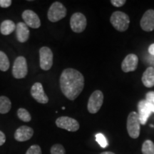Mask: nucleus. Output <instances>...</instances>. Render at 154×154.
<instances>
[{
    "label": "nucleus",
    "mask_w": 154,
    "mask_h": 154,
    "mask_svg": "<svg viewBox=\"0 0 154 154\" xmlns=\"http://www.w3.org/2000/svg\"><path fill=\"white\" fill-rule=\"evenodd\" d=\"M66 13V7L59 2H55L49 7L47 17L50 22H57L64 18Z\"/></svg>",
    "instance_id": "obj_4"
},
{
    "label": "nucleus",
    "mask_w": 154,
    "mask_h": 154,
    "mask_svg": "<svg viewBox=\"0 0 154 154\" xmlns=\"http://www.w3.org/2000/svg\"><path fill=\"white\" fill-rule=\"evenodd\" d=\"M149 53L151 55L154 56V44H152L149 47Z\"/></svg>",
    "instance_id": "obj_30"
},
{
    "label": "nucleus",
    "mask_w": 154,
    "mask_h": 154,
    "mask_svg": "<svg viewBox=\"0 0 154 154\" xmlns=\"http://www.w3.org/2000/svg\"><path fill=\"white\" fill-rule=\"evenodd\" d=\"M138 58L134 54H130L127 55L121 63V69L123 72L128 73L134 72L137 69Z\"/></svg>",
    "instance_id": "obj_13"
},
{
    "label": "nucleus",
    "mask_w": 154,
    "mask_h": 154,
    "mask_svg": "<svg viewBox=\"0 0 154 154\" xmlns=\"http://www.w3.org/2000/svg\"><path fill=\"white\" fill-rule=\"evenodd\" d=\"M100 154H115V153H113V152H111V151H106V152H103V153H101Z\"/></svg>",
    "instance_id": "obj_31"
},
{
    "label": "nucleus",
    "mask_w": 154,
    "mask_h": 154,
    "mask_svg": "<svg viewBox=\"0 0 154 154\" xmlns=\"http://www.w3.org/2000/svg\"><path fill=\"white\" fill-rule=\"evenodd\" d=\"M31 95L38 103H47L49 102V97L44 91L43 86L41 83L36 82L31 88Z\"/></svg>",
    "instance_id": "obj_11"
},
{
    "label": "nucleus",
    "mask_w": 154,
    "mask_h": 154,
    "mask_svg": "<svg viewBox=\"0 0 154 154\" xmlns=\"http://www.w3.org/2000/svg\"><path fill=\"white\" fill-rule=\"evenodd\" d=\"M140 27L145 32H152L154 30V10L146 11L140 19Z\"/></svg>",
    "instance_id": "obj_14"
},
{
    "label": "nucleus",
    "mask_w": 154,
    "mask_h": 154,
    "mask_svg": "<svg viewBox=\"0 0 154 154\" xmlns=\"http://www.w3.org/2000/svg\"><path fill=\"white\" fill-rule=\"evenodd\" d=\"M126 0H111V3L116 7H121L126 4Z\"/></svg>",
    "instance_id": "obj_26"
},
{
    "label": "nucleus",
    "mask_w": 154,
    "mask_h": 154,
    "mask_svg": "<svg viewBox=\"0 0 154 154\" xmlns=\"http://www.w3.org/2000/svg\"><path fill=\"white\" fill-rule=\"evenodd\" d=\"M53 52L49 47H43L39 49V66L42 69L48 71L53 65Z\"/></svg>",
    "instance_id": "obj_7"
},
{
    "label": "nucleus",
    "mask_w": 154,
    "mask_h": 154,
    "mask_svg": "<svg viewBox=\"0 0 154 154\" xmlns=\"http://www.w3.org/2000/svg\"><path fill=\"white\" fill-rule=\"evenodd\" d=\"M143 154H154V143L151 140H146L142 145Z\"/></svg>",
    "instance_id": "obj_21"
},
{
    "label": "nucleus",
    "mask_w": 154,
    "mask_h": 154,
    "mask_svg": "<svg viewBox=\"0 0 154 154\" xmlns=\"http://www.w3.org/2000/svg\"><path fill=\"white\" fill-rule=\"evenodd\" d=\"M11 102L8 97L5 96H0V113L5 114L11 110Z\"/></svg>",
    "instance_id": "obj_19"
},
{
    "label": "nucleus",
    "mask_w": 154,
    "mask_h": 154,
    "mask_svg": "<svg viewBox=\"0 0 154 154\" xmlns=\"http://www.w3.org/2000/svg\"><path fill=\"white\" fill-rule=\"evenodd\" d=\"M22 17L25 24L31 28L38 29L41 26V21L39 17L34 11L29 9L25 10L22 13Z\"/></svg>",
    "instance_id": "obj_12"
},
{
    "label": "nucleus",
    "mask_w": 154,
    "mask_h": 154,
    "mask_svg": "<svg viewBox=\"0 0 154 154\" xmlns=\"http://www.w3.org/2000/svg\"><path fill=\"white\" fill-rule=\"evenodd\" d=\"M56 125L59 128L68 131L75 132L79 129V123L76 119L69 116H61L56 120Z\"/></svg>",
    "instance_id": "obj_10"
},
{
    "label": "nucleus",
    "mask_w": 154,
    "mask_h": 154,
    "mask_svg": "<svg viewBox=\"0 0 154 154\" xmlns=\"http://www.w3.org/2000/svg\"><path fill=\"white\" fill-rule=\"evenodd\" d=\"M12 3L11 0H0V7L2 8H8Z\"/></svg>",
    "instance_id": "obj_27"
},
{
    "label": "nucleus",
    "mask_w": 154,
    "mask_h": 154,
    "mask_svg": "<svg viewBox=\"0 0 154 154\" xmlns=\"http://www.w3.org/2000/svg\"><path fill=\"white\" fill-rule=\"evenodd\" d=\"M26 154H42V149L38 145H33L30 146L26 152Z\"/></svg>",
    "instance_id": "obj_25"
},
{
    "label": "nucleus",
    "mask_w": 154,
    "mask_h": 154,
    "mask_svg": "<svg viewBox=\"0 0 154 154\" xmlns=\"http://www.w3.org/2000/svg\"><path fill=\"white\" fill-rule=\"evenodd\" d=\"M17 116H18L19 119L24 122H29L32 120V116H31L29 112L24 108H20L18 109Z\"/></svg>",
    "instance_id": "obj_22"
},
{
    "label": "nucleus",
    "mask_w": 154,
    "mask_h": 154,
    "mask_svg": "<svg viewBox=\"0 0 154 154\" xmlns=\"http://www.w3.org/2000/svg\"><path fill=\"white\" fill-rule=\"evenodd\" d=\"M103 103V94L99 90L94 91L88 99L87 109L88 112L96 113L100 110Z\"/></svg>",
    "instance_id": "obj_6"
},
{
    "label": "nucleus",
    "mask_w": 154,
    "mask_h": 154,
    "mask_svg": "<svg viewBox=\"0 0 154 154\" xmlns=\"http://www.w3.org/2000/svg\"><path fill=\"white\" fill-rule=\"evenodd\" d=\"M6 141V136L5 134L0 131V146H2Z\"/></svg>",
    "instance_id": "obj_28"
},
{
    "label": "nucleus",
    "mask_w": 154,
    "mask_h": 154,
    "mask_svg": "<svg viewBox=\"0 0 154 154\" xmlns=\"http://www.w3.org/2000/svg\"><path fill=\"white\" fill-rule=\"evenodd\" d=\"M34 135V130L29 126H22L14 133V138L17 141L24 142L29 140Z\"/></svg>",
    "instance_id": "obj_15"
},
{
    "label": "nucleus",
    "mask_w": 154,
    "mask_h": 154,
    "mask_svg": "<svg viewBox=\"0 0 154 154\" xmlns=\"http://www.w3.org/2000/svg\"><path fill=\"white\" fill-rule=\"evenodd\" d=\"M142 82L146 87L151 88L154 86V68L149 66L144 72L141 78Z\"/></svg>",
    "instance_id": "obj_17"
},
{
    "label": "nucleus",
    "mask_w": 154,
    "mask_h": 154,
    "mask_svg": "<svg viewBox=\"0 0 154 154\" xmlns=\"http://www.w3.org/2000/svg\"><path fill=\"white\" fill-rule=\"evenodd\" d=\"M147 60L149 62L150 64H151L152 66H154V56L149 54V56L147 57Z\"/></svg>",
    "instance_id": "obj_29"
},
{
    "label": "nucleus",
    "mask_w": 154,
    "mask_h": 154,
    "mask_svg": "<svg viewBox=\"0 0 154 154\" xmlns=\"http://www.w3.org/2000/svg\"><path fill=\"white\" fill-rule=\"evenodd\" d=\"M16 30V24L11 20H5L0 25V32L3 35H9Z\"/></svg>",
    "instance_id": "obj_18"
},
{
    "label": "nucleus",
    "mask_w": 154,
    "mask_h": 154,
    "mask_svg": "<svg viewBox=\"0 0 154 154\" xmlns=\"http://www.w3.org/2000/svg\"><path fill=\"white\" fill-rule=\"evenodd\" d=\"M50 153L51 154H66V151L61 144L58 143L51 146Z\"/></svg>",
    "instance_id": "obj_23"
},
{
    "label": "nucleus",
    "mask_w": 154,
    "mask_h": 154,
    "mask_svg": "<svg viewBox=\"0 0 154 154\" xmlns=\"http://www.w3.org/2000/svg\"><path fill=\"white\" fill-rule=\"evenodd\" d=\"M9 60L7 54L3 51H0V70L2 72H7L9 69Z\"/></svg>",
    "instance_id": "obj_20"
},
{
    "label": "nucleus",
    "mask_w": 154,
    "mask_h": 154,
    "mask_svg": "<svg viewBox=\"0 0 154 154\" xmlns=\"http://www.w3.org/2000/svg\"><path fill=\"white\" fill-rule=\"evenodd\" d=\"M110 22L116 29L123 32L128 29L130 24V19L129 17L125 13L116 11L111 14Z\"/></svg>",
    "instance_id": "obj_2"
},
{
    "label": "nucleus",
    "mask_w": 154,
    "mask_h": 154,
    "mask_svg": "<svg viewBox=\"0 0 154 154\" xmlns=\"http://www.w3.org/2000/svg\"><path fill=\"white\" fill-rule=\"evenodd\" d=\"M87 24L86 17L82 13L76 12L72 14L70 19V26L75 33H82L85 30Z\"/></svg>",
    "instance_id": "obj_9"
},
{
    "label": "nucleus",
    "mask_w": 154,
    "mask_h": 154,
    "mask_svg": "<svg viewBox=\"0 0 154 154\" xmlns=\"http://www.w3.org/2000/svg\"><path fill=\"white\" fill-rule=\"evenodd\" d=\"M15 31L17 40L21 43H24L29 38V29L24 22H19L16 25Z\"/></svg>",
    "instance_id": "obj_16"
},
{
    "label": "nucleus",
    "mask_w": 154,
    "mask_h": 154,
    "mask_svg": "<svg viewBox=\"0 0 154 154\" xmlns=\"http://www.w3.org/2000/svg\"><path fill=\"white\" fill-rule=\"evenodd\" d=\"M28 73V66L26 59L22 56H19L15 59L12 68L13 76L17 79H24Z\"/></svg>",
    "instance_id": "obj_5"
},
{
    "label": "nucleus",
    "mask_w": 154,
    "mask_h": 154,
    "mask_svg": "<svg viewBox=\"0 0 154 154\" xmlns=\"http://www.w3.org/2000/svg\"><path fill=\"white\" fill-rule=\"evenodd\" d=\"M140 123L138 113L132 111L127 119V131L131 138H137L140 135Z\"/></svg>",
    "instance_id": "obj_3"
},
{
    "label": "nucleus",
    "mask_w": 154,
    "mask_h": 154,
    "mask_svg": "<svg viewBox=\"0 0 154 154\" xmlns=\"http://www.w3.org/2000/svg\"><path fill=\"white\" fill-rule=\"evenodd\" d=\"M138 116L140 124L145 125L152 113H154V104L149 103L146 100H141L138 103Z\"/></svg>",
    "instance_id": "obj_8"
},
{
    "label": "nucleus",
    "mask_w": 154,
    "mask_h": 154,
    "mask_svg": "<svg viewBox=\"0 0 154 154\" xmlns=\"http://www.w3.org/2000/svg\"><path fill=\"white\" fill-rule=\"evenodd\" d=\"M84 87V77L74 69H66L60 76V88L67 99L74 101L82 93Z\"/></svg>",
    "instance_id": "obj_1"
},
{
    "label": "nucleus",
    "mask_w": 154,
    "mask_h": 154,
    "mask_svg": "<svg viewBox=\"0 0 154 154\" xmlns=\"http://www.w3.org/2000/svg\"><path fill=\"white\" fill-rule=\"evenodd\" d=\"M96 139L97 143L99 144L100 146L103 149H105L106 148L108 145H109V143H108L106 138L105 137V136L102 134H97L96 135Z\"/></svg>",
    "instance_id": "obj_24"
},
{
    "label": "nucleus",
    "mask_w": 154,
    "mask_h": 154,
    "mask_svg": "<svg viewBox=\"0 0 154 154\" xmlns=\"http://www.w3.org/2000/svg\"><path fill=\"white\" fill-rule=\"evenodd\" d=\"M153 104H154V97H153Z\"/></svg>",
    "instance_id": "obj_32"
}]
</instances>
